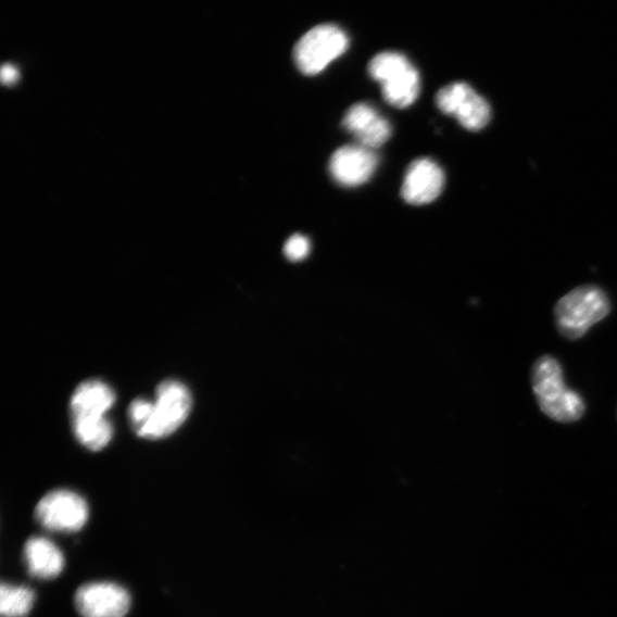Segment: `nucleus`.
<instances>
[{
	"label": "nucleus",
	"instance_id": "obj_1",
	"mask_svg": "<svg viewBox=\"0 0 617 617\" xmlns=\"http://www.w3.org/2000/svg\"><path fill=\"white\" fill-rule=\"evenodd\" d=\"M531 382L540 410L551 420L559 424L581 420L585 413L584 401L567 387L563 367L555 357L545 355L536 361Z\"/></svg>",
	"mask_w": 617,
	"mask_h": 617
},
{
	"label": "nucleus",
	"instance_id": "obj_2",
	"mask_svg": "<svg viewBox=\"0 0 617 617\" xmlns=\"http://www.w3.org/2000/svg\"><path fill=\"white\" fill-rule=\"evenodd\" d=\"M607 294L596 285H582L564 295L555 305L558 332L567 340H579L610 313Z\"/></svg>",
	"mask_w": 617,
	"mask_h": 617
},
{
	"label": "nucleus",
	"instance_id": "obj_3",
	"mask_svg": "<svg viewBox=\"0 0 617 617\" xmlns=\"http://www.w3.org/2000/svg\"><path fill=\"white\" fill-rule=\"evenodd\" d=\"M368 74L381 84L382 96L392 106L407 108L420 96V74L404 54L383 52L374 56L368 63Z\"/></svg>",
	"mask_w": 617,
	"mask_h": 617
},
{
	"label": "nucleus",
	"instance_id": "obj_4",
	"mask_svg": "<svg viewBox=\"0 0 617 617\" xmlns=\"http://www.w3.org/2000/svg\"><path fill=\"white\" fill-rule=\"evenodd\" d=\"M191 394L188 388L175 380L162 382L156 390L150 415L138 436L146 439H162L178 430L191 411Z\"/></svg>",
	"mask_w": 617,
	"mask_h": 617
},
{
	"label": "nucleus",
	"instance_id": "obj_5",
	"mask_svg": "<svg viewBox=\"0 0 617 617\" xmlns=\"http://www.w3.org/2000/svg\"><path fill=\"white\" fill-rule=\"evenodd\" d=\"M349 48L347 34L336 25H320L308 30L297 42L293 56L299 71L315 76L340 58Z\"/></svg>",
	"mask_w": 617,
	"mask_h": 617
},
{
	"label": "nucleus",
	"instance_id": "obj_6",
	"mask_svg": "<svg viewBox=\"0 0 617 617\" xmlns=\"http://www.w3.org/2000/svg\"><path fill=\"white\" fill-rule=\"evenodd\" d=\"M35 516L48 531L75 533L86 525L90 509L85 499L78 493L56 490L48 493L38 502Z\"/></svg>",
	"mask_w": 617,
	"mask_h": 617
},
{
	"label": "nucleus",
	"instance_id": "obj_7",
	"mask_svg": "<svg viewBox=\"0 0 617 617\" xmlns=\"http://www.w3.org/2000/svg\"><path fill=\"white\" fill-rule=\"evenodd\" d=\"M436 104L442 113L470 130H479L491 121L489 102L467 83H452L443 87L436 96Z\"/></svg>",
	"mask_w": 617,
	"mask_h": 617
},
{
	"label": "nucleus",
	"instance_id": "obj_8",
	"mask_svg": "<svg viewBox=\"0 0 617 617\" xmlns=\"http://www.w3.org/2000/svg\"><path fill=\"white\" fill-rule=\"evenodd\" d=\"M75 607L81 617H125L130 608V596L117 583L91 582L77 589Z\"/></svg>",
	"mask_w": 617,
	"mask_h": 617
},
{
	"label": "nucleus",
	"instance_id": "obj_9",
	"mask_svg": "<svg viewBox=\"0 0 617 617\" xmlns=\"http://www.w3.org/2000/svg\"><path fill=\"white\" fill-rule=\"evenodd\" d=\"M379 164L378 154L363 146H344L330 158L329 173L341 186L357 187L367 182Z\"/></svg>",
	"mask_w": 617,
	"mask_h": 617
},
{
	"label": "nucleus",
	"instance_id": "obj_10",
	"mask_svg": "<svg viewBox=\"0 0 617 617\" xmlns=\"http://www.w3.org/2000/svg\"><path fill=\"white\" fill-rule=\"evenodd\" d=\"M445 185V174L429 159L414 161L407 168L402 196L411 205H426L437 200Z\"/></svg>",
	"mask_w": 617,
	"mask_h": 617
},
{
	"label": "nucleus",
	"instance_id": "obj_11",
	"mask_svg": "<svg viewBox=\"0 0 617 617\" xmlns=\"http://www.w3.org/2000/svg\"><path fill=\"white\" fill-rule=\"evenodd\" d=\"M342 124L356 138L360 146L368 149L383 146L392 134L390 123L376 108L365 102L350 106Z\"/></svg>",
	"mask_w": 617,
	"mask_h": 617
},
{
	"label": "nucleus",
	"instance_id": "obj_12",
	"mask_svg": "<svg viewBox=\"0 0 617 617\" xmlns=\"http://www.w3.org/2000/svg\"><path fill=\"white\" fill-rule=\"evenodd\" d=\"M116 394L112 387L101 380H88L80 383L71 401L73 423H95L104 420L113 408Z\"/></svg>",
	"mask_w": 617,
	"mask_h": 617
},
{
	"label": "nucleus",
	"instance_id": "obj_13",
	"mask_svg": "<svg viewBox=\"0 0 617 617\" xmlns=\"http://www.w3.org/2000/svg\"><path fill=\"white\" fill-rule=\"evenodd\" d=\"M24 558L29 575L40 580L58 578L64 568L60 547L47 538L33 537L24 547Z\"/></svg>",
	"mask_w": 617,
	"mask_h": 617
},
{
	"label": "nucleus",
	"instance_id": "obj_14",
	"mask_svg": "<svg viewBox=\"0 0 617 617\" xmlns=\"http://www.w3.org/2000/svg\"><path fill=\"white\" fill-rule=\"evenodd\" d=\"M35 604V592L26 585L3 583L0 587V614L3 617H26Z\"/></svg>",
	"mask_w": 617,
	"mask_h": 617
},
{
	"label": "nucleus",
	"instance_id": "obj_15",
	"mask_svg": "<svg viewBox=\"0 0 617 617\" xmlns=\"http://www.w3.org/2000/svg\"><path fill=\"white\" fill-rule=\"evenodd\" d=\"M78 442L91 451H101L112 442L114 427L109 418L96 423H73Z\"/></svg>",
	"mask_w": 617,
	"mask_h": 617
},
{
	"label": "nucleus",
	"instance_id": "obj_16",
	"mask_svg": "<svg viewBox=\"0 0 617 617\" xmlns=\"http://www.w3.org/2000/svg\"><path fill=\"white\" fill-rule=\"evenodd\" d=\"M311 252V241L302 235H294L284 247L285 256L291 261H301Z\"/></svg>",
	"mask_w": 617,
	"mask_h": 617
},
{
	"label": "nucleus",
	"instance_id": "obj_17",
	"mask_svg": "<svg viewBox=\"0 0 617 617\" xmlns=\"http://www.w3.org/2000/svg\"><path fill=\"white\" fill-rule=\"evenodd\" d=\"M0 76H2L3 83L12 84L17 79L18 73L13 64L5 63L3 64L2 71H0Z\"/></svg>",
	"mask_w": 617,
	"mask_h": 617
}]
</instances>
